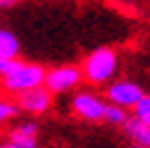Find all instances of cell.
Instances as JSON below:
<instances>
[{
	"instance_id": "obj_6",
	"label": "cell",
	"mask_w": 150,
	"mask_h": 148,
	"mask_svg": "<svg viewBox=\"0 0 150 148\" xmlns=\"http://www.w3.org/2000/svg\"><path fill=\"white\" fill-rule=\"evenodd\" d=\"M105 96L114 105H121L125 110H132L143 98V89L137 82H132V80H112V82L107 84Z\"/></svg>"
},
{
	"instance_id": "obj_4",
	"label": "cell",
	"mask_w": 150,
	"mask_h": 148,
	"mask_svg": "<svg viewBox=\"0 0 150 148\" xmlns=\"http://www.w3.org/2000/svg\"><path fill=\"white\" fill-rule=\"evenodd\" d=\"M84 82V73H82V66H75V64H62L55 66V68H48L46 73V87L55 93H68L73 91L75 87Z\"/></svg>"
},
{
	"instance_id": "obj_2",
	"label": "cell",
	"mask_w": 150,
	"mask_h": 148,
	"mask_svg": "<svg viewBox=\"0 0 150 148\" xmlns=\"http://www.w3.org/2000/svg\"><path fill=\"white\" fill-rule=\"evenodd\" d=\"M46 73H48V68H43L37 62H21L18 59L9 73H5L0 78V84H2L5 93L18 96V93L30 91L34 87H41L46 82Z\"/></svg>"
},
{
	"instance_id": "obj_13",
	"label": "cell",
	"mask_w": 150,
	"mask_h": 148,
	"mask_svg": "<svg viewBox=\"0 0 150 148\" xmlns=\"http://www.w3.org/2000/svg\"><path fill=\"white\" fill-rule=\"evenodd\" d=\"M16 62H18V59H7V57H0V78H2L5 73H9L11 68L16 66Z\"/></svg>"
},
{
	"instance_id": "obj_10",
	"label": "cell",
	"mask_w": 150,
	"mask_h": 148,
	"mask_svg": "<svg viewBox=\"0 0 150 148\" xmlns=\"http://www.w3.org/2000/svg\"><path fill=\"white\" fill-rule=\"evenodd\" d=\"M130 116L132 114H127L125 107L109 102V105H107V112H105V123H107V125H114V128H123L125 121L130 119Z\"/></svg>"
},
{
	"instance_id": "obj_14",
	"label": "cell",
	"mask_w": 150,
	"mask_h": 148,
	"mask_svg": "<svg viewBox=\"0 0 150 148\" xmlns=\"http://www.w3.org/2000/svg\"><path fill=\"white\" fill-rule=\"evenodd\" d=\"M18 0H0V9H7V7H14Z\"/></svg>"
},
{
	"instance_id": "obj_11",
	"label": "cell",
	"mask_w": 150,
	"mask_h": 148,
	"mask_svg": "<svg viewBox=\"0 0 150 148\" xmlns=\"http://www.w3.org/2000/svg\"><path fill=\"white\" fill-rule=\"evenodd\" d=\"M21 112L18 102L9 100V98H0V123H7V121L16 119V114Z\"/></svg>"
},
{
	"instance_id": "obj_7",
	"label": "cell",
	"mask_w": 150,
	"mask_h": 148,
	"mask_svg": "<svg viewBox=\"0 0 150 148\" xmlns=\"http://www.w3.org/2000/svg\"><path fill=\"white\" fill-rule=\"evenodd\" d=\"M7 148H37L39 146V125L34 121H23L7 132Z\"/></svg>"
},
{
	"instance_id": "obj_8",
	"label": "cell",
	"mask_w": 150,
	"mask_h": 148,
	"mask_svg": "<svg viewBox=\"0 0 150 148\" xmlns=\"http://www.w3.org/2000/svg\"><path fill=\"white\" fill-rule=\"evenodd\" d=\"M123 134L127 141H132V146H139V148H150V125L143 123L137 116H130L123 125Z\"/></svg>"
},
{
	"instance_id": "obj_15",
	"label": "cell",
	"mask_w": 150,
	"mask_h": 148,
	"mask_svg": "<svg viewBox=\"0 0 150 148\" xmlns=\"http://www.w3.org/2000/svg\"><path fill=\"white\" fill-rule=\"evenodd\" d=\"M125 2H130V5H137V2H143V0H125Z\"/></svg>"
},
{
	"instance_id": "obj_1",
	"label": "cell",
	"mask_w": 150,
	"mask_h": 148,
	"mask_svg": "<svg viewBox=\"0 0 150 148\" xmlns=\"http://www.w3.org/2000/svg\"><path fill=\"white\" fill-rule=\"evenodd\" d=\"M82 73L84 82L91 87H105L109 84L118 73V53L114 48H96L93 53L82 59Z\"/></svg>"
},
{
	"instance_id": "obj_3",
	"label": "cell",
	"mask_w": 150,
	"mask_h": 148,
	"mask_svg": "<svg viewBox=\"0 0 150 148\" xmlns=\"http://www.w3.org/2000/svg\"><path fill=\"white\" fill-rule=\"evenodd\" d=\"M109 100H105L103 96L93 91H77L71 98V110L77 119L86 121V123H100L105 121V112H107Z\"/></svg>"
},
{
	"instance_id": "obj_12",
	"label": "cell",
	"mask_w": 150,
	"mask_h": 148,
	"mask_svg": "<svg viewBox=\"0 0 150 148\" xmlns=\"http://www.w3.org/2000/svg\"><path fill=\"white\" fill-rule=\"evenodd\" d=\"M132 116H137V119H141L143 123L150 125V96L148 93H143V98L132 107Z\"/></svg>"
},
{
	"instance_id": "obj_5",
	"label": "cell",
	"mask_w": 150,
	"mask_h": 148,
	"mask_svg": "<svg viewBox=\"0 0 150 148\" xmlns=\"http://www.w3.org/2000/svg\"><path fill=\"white\" fill-rule=\"evenodd\" d=\"M52 96H55V93L50 91L46 84H41V87H34V89H30V91L18 93V96H16V102H18L21 112H25L30 116H41V114L50 112V107H52Z\"/></svg>"
},
{
	"instance_id": "obj_9",
	"label": "cell",
	"mask_w": 150,
	"mask_h": 148,
	"mask_svg": "<svg viewBox=\"0 0 150 148\" xmlns=\"http://www.w3.org/2000/svg\"><path fill=\"white\" fill-rule=\"evenodd\" d=\"M21 53V41L18 37L7 28H0V57H7V59H18Z\"/></svg>"
}]
</instances>
